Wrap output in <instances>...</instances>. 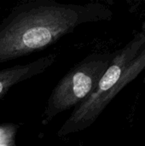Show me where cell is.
<instances>
[{
    "label": "cell",
    "mask_w": 145,
    "mask_h": 146,
    "mask_svg": "<svg viewBox=\"0 0 145 146\" xmlns=\"http://www.w3.org/2000/svg\"><path fill=\"white\" fill-rule=\"evenodd\" d=\"M141 33L145 36V21L143 23V25H142V31H141Z\"/></svg>",
    "instance_id": "5b68a950"
},
{
    "label": "cell",
    "mask_w": 145,
    "mask_h": 146,
    "mask_svg": "<svg viewBox=\"0 0 145 146\" xmlns=\"http://www.w3.org/2000/svg\"><path fill=\"white\" fill-rule=\"evenodd\" d=\"M144 83H145V68H144Z\"/></svg>",
    "instance_id": "8992f818"
},
{
    "label": "cell",
    "mask_w": 145,
    "mask_h": 146,
    "mask_svg": "<svg viewBox=\"0 0 145 146\" xmlns=\"http://www.w3.org/2000/svg\"><path fill=\"white\" fill-rule=\"evenodd\" d=\"M145 68V36L139 33L115 53L109 68L91 94L76 106L57 132L63 138L90 127L114 98Z\"/></svg>",
    "instance_id": "7a4b0ae2"
},
{
    "label": "cell",
    "mask_w": 145,
    "mask_h": 146,
    "mask_svg": "<svg viewBox=\"0 0 145 146\" xmlns=\"http://www.w3.org/2000/svg\"><path fill=\"white\" fill-rule=\"evenodd\" d=\"M56 54H50L26 64H18L0 70V99L14 86L46 71L56 62Z\"/></svg>",
    "instance_id": "277c9868"
},
{
    "label": "cell",
    "mask_w": 145,
    "mask_h": 146,
    "mask_svg": "<svg viewBox=\"0 0 145 146\" xmlns=\"http://www.w3.org/2000/svg\"><path fill=\"white\" fill-rule=\"evenodd\" d=\"M115 54L95 52L74 65L51 92L43 113L44 125L60 113L78 106L95 90Z\"/></svg>",
    "instance_id": "3957f363"
},
{
    "label": "cell",
    "mask_w": 145,
    "mask_h": 146,
    "mask_svg": "<svg viewBox=\"0 0 145 146\" xmlns=\"http://www.w3.org/2000/svg\"><path fill=\"white\" fill-rule=\"evenodd\" d=\"M98 3H61L54 0L21 3L0 22V63L42 50L82 24L109 19Z\"/></svg>",
    "instance_id": "6da1fadb"
}]
</instances>
